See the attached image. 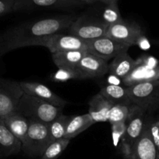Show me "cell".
Here are the masks:
<instances>
[{"label": "cell", "mask_w": 159, "mask_h": 159, "mask_svg": "<svg viewBox=\"0 0 159 159\" xmlns=\"http://www.w3.org/2000/svg\"><path fill=\"white\" fill-rule=\"evenodd\" d=\"M77 17L62 15L26 22L1 34L0 57L9 51L28 46H38L43 37L68 30Z\"/></svg>", "instance_id": "1"}, {"label": "cell", "mask_w": 159, "mask_h": 159, "mask_svg": "<svg viewBox=\"0 0 159 159\" xmlns=\"http://www.w3.org/2000/svg\"><path fill=\"white\" fill-rule=\"evenodd\" d=\"M62 109L24 93L19 101L15 113L22 115L27 120L50 124L62 114Z\"/></svg>", "instance_id": "2"}, {"label": "cell", "mask_w": 159, "mask_h": 159, "mask_svg": "<svg viewBox=\"0 0 159 159\" xmlns=\"http://www.w3.org/2000/svg\"><path fill=\"white\" fill-rule=\"evenodd\" d=\"M128 100L150 113L159 108V80L126 86Z\"/></svg>", "instance_id": "3"}, {"label": "cell", "mask_w": 159, "mask_h": 159, "mask_svg": "<svg viewBox=\"0 0 159 159\" xmlns=\"http://www.w3.org/2000/svg\"><path fill=\"white\" fill-rule=\"evenodd\" d=\"M29 127L21 150L31 157H41L47 146L51 142L48 124L28 120Z\"/></svg>", "instance_id": "4"}, {"label": "cell", "mask_w": 159, "mask_h": 159, "mask_svg": "<svg viewBox=\"0 0 159 159\" xmlns=\"http://www.w3.org/2000/svg\"><path fill=\"white\" fill-rule=\"evenodd\" d=\"M148 112L137 106H131L126 120V130L122 138V149L129 158L132 146L142 134Z\"/></svg>", "instance_id": "5"}, {"label": "cell", "mask_w": 159, "mask_h": 159, "mask_svg": "<svg viewBox=\"0 0 159 159\" xmlns=\"http://www.w3.org/2000/svg\"><path fill=\"white\" fill-rule=\"evenodd\" d=\"M159 80V62L151 56H143L136 61V65L123 79L125 86Z\"/></svg>", "instance_id": "6"}, {"label": "cell", "mask_w": 159, "mask_h": 159, "mask_svg": "<svg viewBox=\"0 0 159 159\" xmlns=\"http://www.w3.org/2000/svg\"><path fill=\"white\" fill-rule=\"evenodd\" d=\"M108 27L98 17L83 15L76 18L68 30L71 35L87 41L105 36Z\"/></svg>", "instance_id": "7"}, {"label": "cell", "mask_w": 159, "mask_h": 159, "mask_svg": "<svg viewBox=\"0 0 159 159\" xmlns=\"http://www.w3.org/2000/svg\"><path fill=\"white\" fill-rule=\"evenodd\" d=\"M24 94L20 82L11 79L0 78V118L16 112L20 98Z\"/></svg>", "instance_id": "8"}, {"label": "cell", "mask_w": 159, "mask_h": 159, "mask_svg": "<svg viewBox=\"0 0 159 159\" xmlns=\"http://www.w3.org/2000/svg\"><path fill=\"white\" fill-rule=\"evenodd\" d=\"M105 36L129 48L132 45L138 44V42L144 34L142 28L137 23L123 20L119 23L109 26Z\"/></svg>", "instance_id": "9"}, {"label": "cell", "mask_w": 159, "mask_h": 159, "mask_svg": "<svg viewBox=\"0 0 159 159\" xmlns=\"http://www.w3.org/2000/svg\"><path fill=\"white\" fill-rule=\"evenodd\" d=\"M38 46L47 48L52 53L61 51L87 50L86 41L71 34H54L40 40Z\"/></svg>", "instance_id": "10"}, {"label": "cell", "mask_w": 159, "mask_h": 159, "mask_svg": "<svg viewBox=\"0 0 159 159\" xmlns=\"http://www.w3.org/2000/svg\"><path fill=\"white\" fill-rule=\"evenodd\" d=\"M86 46L88 54L106 61L113 59L121 53L127 51L129 48L106 36L87 40L86 41Z\"/></svg>", "instance_id": "11"}, {"label": "cell", "mask_w": 159, "mask_h": 159, "mask_svg": "<svg viewBox=\"0 0 159 159\" xmlns=\"http://www.w3.org/2000/svg\"><path fill=\"white\" fill-rule=\"evenodd\" d=\"M76 0H14V12L34 9H73L84 6Z\"/></svg>", "instance_id": "12"}, {"label": "cell", "mask_w": 159, "mask_h": 159, "mask_svg": "<svg viewBox=\"0 0 159 159\" xmlns=\"http://www.w3.org/2000/svg\"><path fill=\"white\" fill-rule=\"evenodd\" d=\"M150 121L151 119L147 118L142 134L131 148L129 159H159L157 148L150 133Z\"/></svg>", "instance_id": "13"}, {"label": "cell", "mask_w": 159, "mask_h": 159, "mask_svg": "<svg viewBox=\"0 0 159 159\" xmlns=\"http://www.w3.org/2000/svg\"><path fill=\"white\" fill-rule=\"evenodd\" d=\"M108 72V61L87 53L76 66L75 73L80 79L101 77Z\"/></svg>", "instance_id": "14"}, {"label": "cell", "mask_w": 159, "mask_h": 159, "mask_svg": "<svg viewBox=\"0 0 159 159\" xmlns=\"http://www.w3.org/2000/svg\"><path fill=\"white\" fill-rule=\"evenodd\" d=\"M20 84L25 94L37 97L55 107L61 108H63L67 104V101L59 97L43 84L31 82H20Z\"/></svg>", "instance_id": "15"}, {"label": "cell", "mask_w": 159, "mask_h": 159, "mask_svg": "<svg viewBox=\"0 0 159 159\" xmlns=\"http://www.w3.org/2000/svg\"><path fill=\"white\" fill-rule=\"evenodd\" d=\"M87 54V50H76L52 53L51 57L58 68L75 72L79 62Z\"/></svg>", "instance_id": "16"}, {"label": "cell", "mask_w": 159, "mask_h": 159, "mask_svg": "<svg viewBox=\"0 0 159 159\" xmlns=\"http://www.w3.org/2000/svg\"><path fill=\"white\" fill-rule=\"evenodd\" d=\"M115 104L105 99L99 93L94 96L89 101L88 113L95 124L105 122L108 119V113Z\"/></svg>", "instance_id": "17"}, {"label": "cell", "mask_w": 159, "mask_h": 159, "mask_svg": "<svg viewBox=\"0 0 159 159\" xmlns=\"http://www.w3.org/2000/svg\"><path fill=\"white\" fill-rule=\"evenodd\" d=\"M22 143L8 129L0 118V154L3 156L15 155L20 152Z\"/></svg>", "instance_id": "18"}, {"label": "cell", "mask_w": 159, "mask_h": 159, "mask_svg": "<svg viewBox=\"0 0 159 159\" xmlns=\"http://www.w3.org/2000/svg\"><path fill=\"white\" fill-rule=\"evenodd\" d=\"M135 65L136 61L126 51L112 59V62L108 65V72L115 77L123 79L129 74Z\"/></svg>", "instance_id": "19"}, {"label": "cell", "mask_w": 159, "mask_h": 159, "mask_svg": "<svg viewBox=\"0 0 159 159\" xmlns=\"http://www.w3.org/2000/svg\"><path fill=\"white\" fill-rule=\"evenodd\" d=\"M5 124L8 127L11 133L23 143L26 138L29 127V121L22 115L14 113L9 116H6L4 119Z\"/></svg>", "instance_id": "20"}, {"label": "cell", "mask_w": 159, "mask_h": 159, "mask_svg": "<svg viewBox=\"0 0 159 159\" xmlns=\"http://www.w3.org/2000/svg\"><path fill=\"white\" fill-rule=\"evenodd\" d=\"M94 124L95 122L88 113L80 116H72L67 125L63 138L71 140Z\"/></svg>", "instance_id": "21"}, {"label": "cell", "mask_w": 159, "mask_h": 159, "mask_svg": "<svg viewBox=\"0 0 159 159\" xmlns=\"http://www.w3.org/2000/svg\"><path fill=\"white\" fill-rule=\"evenodd\" d=\"M99 93L114 104L129 102L127 97V88L125 85L110 84L102 87Z\"/></svg>", "instance_id": "22"}, {"label": "cell", "mask_w": 159, "mask_h": 159, "mask_svg": "<svg viewBox=\"0 0 159 159\" xmlns=\"http://www.w3.org/2000/svg\"><path fill=\"white\" fill-rule=\"evenodd\" d=\"M71 118L72 116H65L62 113L48 124V130L51 141L64 138L67 125Z\"/></svg>", "instance_id": "23"}, {"label": "cell", "mask_w": 159, "mask_h": 159, "mask_svg": "<svg viewBox=\"0 0 159 159\" xmlns=\"http://www.w3.org/2000/svg\"><path fill=\"white\" fill-rule=\"evenodd\" d=\"M132 104L130 102L116 103L112 107L108 113V121L111 125L126 122Z\"/></svg>", "instance_id": "24"}, {"label": "cell", "mask_w": 159, "mask_h": 159, "mask_svg": "<svg viewBox=\"0 0 159 159\" xmlns=\"http://www.w3.org/2000/svg\"><path fill=\"white\" fill-rule=\"evenodd\" d=\"M98 18L103 23H105L108 26L123 21V19L119 12L118 2H114L109 5H104V8L101 11V16L98 17Z\"/></svg>", "instance_id": "25"}, {"label": "cell", "mask_w": 159, "mask_h": 159, "mask_svg": "<svg viewBox=\"0 0 159 159\" xmlns=\"http://www.w3.org/2000/svg\"><path fill=\"white\" fill-rule=\"evenodd\" d=\"M70 140L65 138L53 141L47 146L41 155V159H56L64 152L70 144Z\"/></svg>", "instance_id": "26"}, {"label": "cell", "mask_w": 159, "mask_h": 159, "mask_svg": "<svg viewBox=\"0 0 159 159\" xmlns=\"http://www.w3.org/2000/svg\"><path fill=\"white\" fill-rule=\"evenodd\" d=\"M150 133L159 155V120L150 121Z\"/></svg>", "instance_id": "27"}, {"label": "cell", "mask_w": 159, "mask_h": 159, "mask_svg": "<svg viewBox=\"0 0 159 159\" xmlns=\"http://www.w3.org/2000/svg\"><path fill=\"white\" fill-rule=\"evenodd\" d=\"M14 12V0H0V17Z\"/></svg>", "instance_id": "28"}, {"label": "cell", "mask_w": 159, "mask_h": 159, "mask_svg": "<svg viewBox=\"0 0 159 159\" xmlns=\"http://www.w3.org/2000/svg\"><path fill=\"white\" fill-rule=\"evenodd\" d=\"M112 131H113L114 138L115 137H122L123 138V134L126 130V122L121 123V124H116L112 125Z\"/></svg>", "instance_id": "29"}, {"label": "cell", "mask_w": 159, "mask_h": 159, "mask_svg": "<svg viewBox=\"0 0 159 159\" xmlns=\"http://www.w3.org/2000/svg\"><path fill=\"white\" fill-rule=\"evenodd\" d=\"M76 1L80 2L81 3H84V5L86 4H94V3L98 2V0H76Z\"/></svg>", "instance_id": "30"}, {"label": "cell", "mask_w": 159, "mask_h": 159, "mask_svg": "<svg viewBox=\"0 0 159 159\" xmlns=\"http://www.w3.org/2000/svg\"><path fill=\"white\" fill-rule=\"evenodd\" d=\"M98 2L104 5H109L114 2H118V0H98Z\"/></svg>", "instance_id": "31"}, {"label": "cell", "mask_w": 159, "mask_h": 159, "mask_svg": "<svg viewBox=\"0 0 159 159\" xmlns=\"http://www.w3.org/2000/svg\"><path fill=\"white\" fill-rule=\"evenodd\" d=\"M154 44L157 45V46H158V47H159V40H154Z\"/></svg>", "instance_id": "32"}, {"label": "cell", "mask_w": 159, "mask_h": 159, "mask_svg": "<svg viewBox=\"0 0 159 159\" xmlns=\"http://www.w3.org/2000/svg\"><path fill=\"white\" fill-rule=\"evenodd\" d=\"M0 40H1V34H0Z\"/></svg>", "instance_id": "33"}]
</instances>
